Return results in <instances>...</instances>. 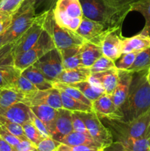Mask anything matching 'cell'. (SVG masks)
I'll use <instances>...</instances> for the list:
<instances>
[{
    "instance_id": "cell-14",
    "label": "cell",
    "mask_w": 150,
    "mask_h": 151,
    "mask_svg": "<svg viewBox=\"0 0 150 151\" xmlns=\"http://www.w3.org/2000/svg\"><path fill=\"white\" fill-rule=\"evenodd\" d=\"M121 27L112 29L107 32L101 42V47L104 55L115 61L122 55Z\"/></svg>"
},
{
    "instance_id": "cell-52",
    "label": "cell",
    "mask_w": 150,
    "mask_h": 151,
    "mask_svg": "<svg viewBox=\"0 0 150 151\" xmlns=\"http://www.w3.org/2000/svg\"><path fill=\"white\" fill-rule=\"evenodd\" d=\"M145 134H150V125H149V126L148 127V128H147V130H146V131Z\"/></svg>"
},
{
    "instance_id": "cell-27",
    "label": "cell",
    "mask_w": 150,
    "mask_h": 151,
    "mask_svg": "<svg viewBox=\"0 0 150 151\" xmlns=\"http://www.w3.org/2000/svg\"><path fill=\"white\" fill-rule=\"evenodd\" d=\"M141 13L145 19V25L141 33L150 36V0H139L130 6V12Z\"/></svg>"
},
{
    "instance_id": "cell-33",
    "label": "cell",
    "mask_w": 150,
    "mask_h": 151,
    "mask_svg": "<svg viewBox=\"0 0 150 151\" xmlns=\"http://www.w3.org/2000/svg\"><path fill=\"white\" fill-rule=\"evenodd\" d=\"M130 151H146L150 149V134H144L136 139H129L121 142Z\"/></svg>"
},
{
    "instance_id": "cell-18",
    "label": "cell",
    "mask_w": 150,
    "mask_h": 151,
    "mask_svg": "<svg viewBox=\"0 0 150 151\" xmlns=\"http://www.w3.org/2000/svg\"><path fill=\"white\" fill-rule=\"evenodd\" d=\"M29 106L23 102H19L4 109H0V115L13 122L23 125L31 120Z\"/></svg>"
},
{
    "instance_id": "cell-37",
    "label": "cell",
    "mask_w": 150,
    "mask_h": 151,
    "mask_svg": "<svg viewBox=\"0 0 150 151\" xmlns=\"http://www.w3.org/2000/svg\"><path fill=\"white\" fill-rule=\"evenodd\" d=\"M138 52L122 53L121 55L115 60V66L119 70H128L135 60Z\"/></svg>"
},
{
    "instance_id": "cell-10",
    "label": "cell",
    "mask_w": 150,
    "mask_h": 151,
    "mask_svg": "<svg viewBox=\"0 0 150 151\" xmlns=\"http://www.w3.org/2000/svg\"><path fill=\"white\" fill-rule=\"evenodd\" d=\"M32 65L52 82L55 81L56 78L63 70L61 55L57 48L48 52Z\"/></svg>"
},
{
    "instance_id": "cell-1",
    "label": "cell",
    "mask_w": 150,
    "mask_h": 151,
    "mask_svg": "<svg viewBox=\"0 0 150 151\" xmlns=\"http://www.w3.org/2000/svg\"><path fill=\"white\" fill-rule=\"evenodd\" d=\"M146 73L147 70L133 73L127 97L119 108L122 121L133 120L150 109V85Z\"/></svg>"
},
{
    "instance_id": "cell-13",
    "label": "cell",
    "mask_w": 150,
    "mask_h": 151,
    "mask_svg": "<svg viewBox=\"0 0 150 151\" xmlns=\"http://www.w3.org/2000/svg\"><path fill=\"white\" fill-rule=\"evenodd\" d=\"M72 111L66 109H57V113L49 130L50 137L60 142L66 136L74 131L72 126Z\"/></svg>"
},
{
    "instance_id": "cell-45",
    "label": "cell",
    "mask_w": 150,
    "mask_h": 151,
    "mask_svg": "<svg viewBox=\"0 0 150 151\" xmlns=\"http://www.w3.org/2000/svg\"><path fill=\"white\" fill-rule=\"evenodd\" d=\"M12 17H13L12 13L0 10V35L9 27L11 24Z\"/></svg>"
},
{
    "instance_id": "cell-17",
    "label": "cell",
    "mask_w": 150,
    "mask_h": 151,
    "mask_svg": "<svg viewBox=\"0 0 150 151\" xmlns=\"http://www.w3.org/2000/svg\"><path fill=\"white\" fill-rule=\"evenodd\" d=\"M132 77L133 72L119 69V81L113 94L110 95L113 103L118 108L121 107L127 97Z\"/></svg>"
},
{
    "instance_id": "cell-54",
    "label": "cell",
    "mask_w": 150,
    "mask_h": 151,
    "mask_svg": "<svg viewBox=\"0 0 150 151\" xmlns=\"http://www.w3.org/2000/svg\"><path fill=\"white\" fill-rule=\"evenodd\" d=\"M146 151H150V149H149V150H146Z\"/></svg>"
},
{
    "instance_id": "cell-41",
    "label": "cell",
    "mask_w": 150,
    "mask_h": 151,
    "mask_svg": "<svg viewBox=\"0 0 150 151\" xmlns=\"http://www.w3.org/2000/svg\"><path fill=\"white\" fill-rule=\"evenodd\" d=\"M24 1V0H1L0 1V10L13 14Z\"/></svg>"
},
{
    "instance_id": "cell-21",
    "label": "cell",
    "mask_w": 150,
    "mask_h": 151,
    "mask_svg": "<svg viewBox=\"0 0 150 151\" xmlns=\"http://www.w3.org/2000/svg\"><path fill=\"white\" fill-rule=\"evenodd\" d=\"M103 55L101 46L85 41L80 47V58L82 65L90 68L94 62Z\"/></svg>"
},
{
    "instance_id": "cell-47",
    "label": "cell",
    "mask_w": 150,
    "mask_h": 151,
    "mask_svg": "<svg viewBox=\"0 0 150 151\" xmlns=\"http://www.w3.org/2000/svg\"><path fill=\"white\" fill-rule=\"evenodd\" d=\"M36 147V146L33 143L31 142L29 139L21 140L19 144L14 146V149L16 151H29Z\"/></svg>"
},
{
    "instance_id": "cell-36",
    "label": "cell",
    "mask_w": 150,
    "mask_h": 151,
    "mask_svg": "<svg viewBox=\"0 0 150 151\" xmlns=\"http://www.w3.org/2000/svg\"><path fill=\"white\" fill-rule=\"evenodd\" d=\"M113 68H116L114 61L103 55L99 58L97 59L94 64L90 67V71L91 74H94L96 72H104Z\"/></svg>"
},
{
    "instance_id": "cell-11",
    "label": "cell",
    "mask_w": 150,
    "mask_h": 151,
    "mask_svg": "<svg viewBox=\"0 0 150 151\" xmlns=\"http://www.w3.org/2000/svg\"><path fill=\"white\" fill-rule=\"evenodd\" d=\"M114 28H107L103 24L83 16L76 32L87 41L101 46L107 32Z\"/></svg>"
},
{
    "instance_id": "cell-48",
    "label": "cell",
    "mask_w": 150,
    "mask_h": 151,
    "mask_svg": "<svg viewBox=\"0 0 150 151\" xmlns=\"http://www.w3.org/2000/svg\"><path fill=\"white\" fill-rule=\"evenodd\" d=\"M101 151H130L120 142H113L109 145L102 147Z\"/></svg>"
},
{
    "instance_id": "cell-15",
    "label": "cell",
    "mask_w": 150,
    "mask_h": 151,
    "mask_svg": "<svg viewBox=\"0 0 150 151\" xmlns=\"http://www.w3.org/2000/svg\"><path fill=\"white\" fill-rule=\"evenodd\" d=\"M88 81L101 89L104 94L111 95L119 81V69L113 68L104 72L91 74Z\"/></svg>"
},
{
    "instance_id": "cell-50",
    "label": "cell",
    "mask_w": 150,
    "mask_h": 151,
    "mask_svg": "<svg viewBox=\"0 0 150 151\" xmlns=\"http://www.w3.org/2000/svg\"><path fill=\"white\" fill-rule=\"evenodd\" d=\"M4 32H5V31H4ZM4 32L0 35V48H1L3 46L5 45V44H4Z\"/></svg>"
},
{
    "instance_id": "cell-5",
    "label": "cell",
    "mask_w": 150,
    "mask_h": 151,
    "mask_svg": "<svg viewBox=\"0 0 150 151\" xmlns=\"http://www.w3.org/2000/svg\"><path fill=\"white\" fill-rule=\"evenodd\" d=\"M44 29L50 35L55 47L58 50L73 47H79L85 40L75 31L62 27L54 19L53 10L48 11L44 20Z\"/></svg>"
},
{
    "instance_id": "cell-2",
    "label": "cell",
    "mask_w": 150,
    "mask_h": 151,
    "mask_svg": "<svg viewBox=\"0 0 150 151\" xmlns=\"http://www.w3.org/2000/svg\"><path fill=\"white\" fill-rule=\"evenodd\" d=\"M83 16L100 22L107 28L121 27L129 8L119 9L108 4L105 0H79Z\"/></svg>"
},
{
    "instance_id": "cell-20",
    "label": "cell",
    "mask_w": 150,
    "mask_h": 151,
    "mask_svg": "<svg viewBox=\"0 0 150 151\" xmlns=\"http://www.w3.org/2000/svg\"><path fill=\"white\" fill-rule=\"evenodd\" d=\"M150 47V36L139 33L130 38L124 37L122 40V52H140Z\"/></svg>"
},
{
    "instance_id": "cell-12",
    "label": "cell",
    "mask_w": 150,
    "mask_h": 151,
    "mask_svg": "<svg viewBox=\"0 0 150 151\" xmlns=\"http://www.w3.org/2000/svg\"><path fill=\"white\" fill-rule=\"evenodd\" d=\"M22 102L29 107L46 105L55 109L63 108L60 91L54 87L46 90H37L25 95Z\"/></svg>"
},
{
    "instance_id": "cell-19",
    "label": "cell",
    "mask_w": 150,
    "mask_h": 151,
    "mask_svg": "<svg viewBox=\"0 0 150 151\" xmlns=\"http://www.w3.org/2000/svg\"><path fill=\"white\" fill-rule=\"evenodd\" d=\"M91 73L90 68L82 67L72 69H63L61 73L56 78L54 82L63 83L66 84H74L87 81Z\"/></svg>"
},
{
    "instance_id": "cell-39",
    "label": "cell",
    "mask_w": 150,
    "mask_h": 151,
    "mask_svg": "<svg viewBox=\"0 0 150 151\" xmlns=\"http://www.w3.org/2000/svg\"><path fill=\"white\" fill-rule=\"evenodd\" d=\"M14 43L12 42L0 48V65L3 63H13V52Z\"/></svg>"
},
{
    "instance_id": "cell-51",
    "label": "cell",
    "mask_w": 150,
    "mask_h": 151,
    "mask_svg": "<svg viewBox=\"0 0 150 151\" xmlns=\"http://www.w3.org/2000/svg\"><path fill=\"white\" fill-rule=\"evenodd\" d=\"M146 79L147 81H148L149 84L150 85V68L147 70V73H146Z\"/></svg>"
},
{
    "instance_id": "cell-42",
    "label": "cell",
    "mask_w": 150,
    "mask_h": 151,
    "mask_svg": "<svg viewBox=\"0 0 150 151\" xmlns=\"http://www.w3.org/2000/svg\"><path fill=\"white\" fill-rule=\"evenodd\" d=\"M102 148L85 145H67L60 143L57 151H101Z\"/></svg>"
},
{
    "instance_id": "cell-35",
    "label": "cell",
    "mask_w": 150,
    "mask_h": 151,
    "mask_svg": "<svg viewBox=\"0 0 150 151\" xmlns=\"http://www.w3.org/2000/svg\"><path fill=\"white\" fill-rule=\"evenodd\" d=\"M24 131L27 139H29L31 142L33 143L37 147L40 142L44 139V136L41 134L39 131L37 129L36 127L34 125L32 121H28L22 125Z\"/></svg>"
},
{
    "instance_id": "cell-7",
    "label": "cell",
    "mask_w": 150,
    "mask_h": 151,
    "mask_svg": "<svg viewBox=\"0 0 150 151\" xmlns=\"http://www.w3.org/2000/svg\"><path fill=\"white\" fill-rule=\"evenodd\" d=\"M54 48L56 47L52 39L44 29L39 39L29 50L13 57V64L23 71Z\"/></svg>"
},
{
    "instance_id": "cell-16",
    "label": "cell",
    "mask_w": 150,
    "mask_h": 151,
    "mask_svg": "<svg viewBox=\"0 0 150 151\" xmlns=\"http://www.w3.org/2000/svg\"><path fill=\"white\" fill-rule=\"evenodd\" d=\"M93 111L100 119L106 118L110 119H119L123 118L121 112L113 103L110 94H103L96 100L92 102Z\"/></svg>"
},
{
    "instance_id": "cell-24",
    "label": "cell",
    "mask_w": 150,
    "mask_h": 151,
    "mask_svg": "<svg viewBox=\"0 0 150 151\" xmlns=\"http://www.w3.org/2000/svg\"><path fill=\"white\" fill-rule=\"evenodd\" d=\"M60 143L67 145H85L102 148V145L94 139L91 135L73 131L64 137Z\"/></svg>"
},
{
    "instance_id": "cell-9",
    "label": "cell",
    "mask_w": 150,
    "mask_h": 151,
    "mask_svg": "<svg viewBox=\"0 0 150 151\" xmlns=\"http://www.w3.org/2000/svg\"><path fill=\"white\" fill-rule=\"evenodd\" d=\"M48 12L36 15L31 26L15 41L13 56L27 51L38 41L44 31V23Z\"/></svg>"
},
{
    "instance_id": "cell-53",
    "label": "cell",
    "mask_w": 150,
    "mask_h": 151,
    "mask_svg": "<svg viewBox=\"0 0 150 151\" xmlns=\"http://www.w3.org/2000/svg\"><path fill=\"white\" fill-rule=\"evenodd\" d=\"M29 151H38V150H37V147H36V148L32 149V150H29Z\"/></svg>"
},
{
    "instance_id": "cell-43",
    "label": "cell",
    "mask_w": 150,
    "mask_h": 151,
    "mask_svg": "<svg viewBox=\"0 0 150 151\" xmlns=\"http://www.w3.org/2000/svg\"><path fill=\"white\" fill-rule=\"evenodd\" d=\"M71 117L72 126H73L74 131H77V132L83 133V134H89L88 132V130H87L86 128V126H85V123H84L83 120L78 116L77 114H76V112L72 111Z\"/></svg>"
},
{
    "instance_id": "cell-28",
    "label": "cell",
    "mask_w": 150,
    "mask_h": 151,
    "mask_svg": "<svg viewBox=\"0 0 150 151\" xmlns=\"http://www.w3.org/2000/svg\"><path fill=\"white\" fill-rule=\"evenodd\" d=\"M61 97L62 105L63 109H66L71 111H79V112H90L93 111L92 106L85 104L76 99L73 98L66 94V92L59 90Z\"/></svg>"
},
{
    "instance_id": "cell-25",
    "label": "cell",
    "mask_w": 150,
    "mask_h": 151,
    "mask_svg": "<svg viewBox=\"0 0 150 151\" xmlns=\"http://www.w3.org/2000/svg\"><path fill=\"white\" fill-rule=\"evenodd\" d=\"M80 47H73L59 50L61 55L63 69H76L83 66L81 63Z\"/></svg>"
},
{
    "instance_id": "cell-55",
    "label": "cell",
    "mask_w": 150,
    "mask_h": 151,
    "mask_svg": "<svg viewBox=\"0 0 150 151\" xmlns=\"http://www.w3.org/2000/svg\"><path fill=\"white\" fill-rule=\"evenodd\" d=\"M1 1V0H0V1Z\"/></svg>"
},
{
    "instance_id": "cell-4",
    "label": "cell",
    "mask_w": 150,
    "mask_h": 151,
    "mask_svg": "<svg viewBox=\"0 0 150 151\" xmlns=\"http://www.w3.org/2000/svg\"><path fill=\"white\" fill-rule=\"evenodd\" d=\"M35 16L34 0H24L13 13L11 24L4 32V44L15 42L31 26Z\"/></svg>"
},
{
    "instance_id": "cell-32",
    "label": "cell",
    "mask_w": 150,
    "mask_h": 151,
    "mask_svg": "<svg viewBox=\"0 0 150 151\" xmlns=\"http://www.w3.org/2000/svg\"><path fill=\"white\" fill-rule=\"evenodd\" d=\"M53 87L57 88L58 90H60V91H64V92L70 95L71 97L85 103V104L92 106V102L91 100H88L79 90L69 85V84L59 82H53Z\"/></svg>"
},
{
    "instance_id": "cell-29",
    "label": "cell",
    "mask_w": 150,
    "mask_h": 151,
    "mask_svg": "<svg viewBox=\"0 0 150 151\" xmlns=\"http://www.w3.org/2000/svg\"><path fill=\"white\" fill-rule=\"evenodd\" d=\"M24 95L9 88H0V109H4L23 101Z\"/></svg>"
},
{
    "instance_id": "cell-3",
    "label": "cell",
    "mask_w": 150,
    "mask_h": 151,
    "mask_svg": "<svg viewBox=\"0 0 150 151\" xmlns=\"http://www.w3.org/2000/svg\"><path fill=\"white\" fill-rule=\"evenodd\" d=\"M103 120L107 128L111 131L113 139L116 141L123 142L125 140L136 139L145 134L150 125V109L144 114L129 122L110 119L103 118Z\"/></svg>"
},
{
    "instance_id": "cell-46",
    "label": "cell",
    "mask_w": 150,
    "mask_h": 151,
    "mask_svg": "<svg viewBox=\"0 0 150 151\" xmlns=\"http://www.w3.org/2000/svg\"><path fill=\"white\" fill-rule=\"evenodd\" d=\"M138 1L139 0H105L112 7L119 9H130V6Z\"/></svg>"
},
{
    "instance_id": "cell-44",
    "label": "cell",
    "mask_w": 150,
    "mask_h": 151,
    "mask_svg": "<svg viewBox=\"0 0 150 151\" xmlns=\"http://www.w3.org/2000/svg\"><path fill=\"white\" fill-rule=\"evenodd\" d=\"M30 117H31V121L32 122V123L34 124L35 127L37 128V129L41 132V134L44 136V138L46 137H50V134L49 133L48 130H47L46 127V125H44V122L33 113V112L31 111V113H30Z\"/></svg>"
},
{
    "instance_id": "cell-34",
    "label": "cell",
    "mask_w": 150,
    "mask_h": 151,
    "mask_svg": "<svg viewBox=\"0 0 150 151\" xmlns=\"http://www.w3.org/2000/svg\"><path fill=\"white\" fill-rule=\"evenodd\" d=\"M10 88L15 90L17 92L24 94V96L38 90L36 88V86L32 83H31L27 78H25L24 75H22V74L16 80L15 83L13 84V86Z\"/></svg>"
},
{
    "instance_id": "cell-49",
    "label": "cell",
    "mask_w": 150,
    "mask_h": 151,
    "mask_svg": "<svg viewBox=\"0 0 150 151\" xmlns=\"http://www.w3.org/2000/svg\"><path fill=\"white\" fill-rule=\"evenodd\" d=\"M0 151H16L14 147L0 137Z\"/></svg>"
},
{
    "instance_id": "cell-31",
    "label": "cell",
    "mask_w": 150,
    "mask_h": 151,
    "mask_svg": "<svg viewBox=\"0 0 150 151\" xmlns=\"http://www.w3.org/2000/svg\"><path fill=\"white\" fill-rule=\"evenodd\" d=\"M74 88H77L78 90L81 91L88 100L93 102L94 100H96L98 97L104 94L101 89L96 88L94 86L92 83L89 82L88 81H84V82L77 83L74 84H69Z\"/></svg>"
},
{
    "instance_id": "cell-22",
    "label": "cell",
    "mask_w": 150,
    "mask_h": 151,
    "mask_svg": "<svg viewBox=\"0 0 150 151\" xmlns=\"http://www.w3.org/2000/svg\"><path fill=\"white\" fill-rule=\"evenodd\" d=\"M21 73L13 63L0 65V88H11Z\"/></svg>"
},
{
    "instance_id": "cell-30",
    "label": "cell",
    "mask_w": 150,
    "mask_h": 151,
    "mask_svg": "<svg viewBox=\"0 0 150 151\" xmlns=\"http://www.w3.org/2000/svg\"><path fill=\"white\" fill-rule=\"evenodd\" d=\"M150 68V47L138 52L135 60L128 71L132 72L148 70Z\"/></svg>"
},
{
    "instance_id": "cell-8",
    "label": "cell",
    "mask_w": 150,
    "mask_h": 151,
    "mask_svg": "<svg viewBox=\"0 0 150 151\" xmlns=\"http://www.w3.org/2000/svg\"><path fill=\"white\" fill-rule=\"evenodd\" d=\"M75 112L83 120L88 134L103 147L113 142V137L111 131L107 127L104 126L94 111L90 112Z\"/></svg>"
},
{
    "instance_id": "cell-40",
    "label": "cell",
    "mask_w": 150,
    "mask_h": 151,
    "mask_svg": "<svg viewBox=\"0 0 150 151\" xmlns=\"http://www.w3.org/2000/svg\"><path fill=\"white\" fill-rule=\"evenodd\" d=\"M60 142L56 141L51 137H46L37 145L38 151H57Z\"/></svg>"
},
{
    "instance_id": "cell-6",
    "label": "cell",
    "mask_w": 150,
    "mask_h": 151,
    "mask_svg": "<svg viewBox=\"0 0 150 151\" xmlns=\"http://www.w3.org/2000/svg\"><path fill=\"white\" fill-rule=\"evenodd\" d=\"M53 12L57 24L75 32L83 17L79 0H57Z\"/></svg>"
},
{
    "instance_id": "cell-38",
    "label": "cell",
    "mask_w": 150,
    "mask_h": 151,
    "mask_svg": "<svg viewBox=\"0 0 150 151\" xmlns=\"http://www.w3.org/2000/svg\"><path fill=\"white\" fill-rule=\"evenodd\" d=\"M57 1V0H34L35 14L39 15L53 10Z\"/></svg>"
},
{
    "instance_id": "cell-56",
    "label": "cell",
    "mask_w": 150,
    "mask_h": 151,
    "mask_svg": "<svg viewBox=\"0 0 150 151\" xmlns=\"http://www.w3.org/2000/svg\"></svg>"
},
{
    "instance_id": "cell-23",
    "label": "cell",
    "mask_w": 150,
    "mask_h": 151,
    "mask_svg": "<svg viewBox=\"0 0 150 151\" xmlns=\"http://www.w3.org/2000/svg\"><path fill=\"white\" fill-rule=\"evenodd\" d=\"M21 74L32 83L38 90H46L53 87L52 81L47 79L34 65L24 69Z\"/></svg>"
},
{
    "instance_id": "cell-26",
    "label": "cell",
    "mask_w": 150,
    "mask_h": 151,
    "mask_svg": "<svg viewBox=\"0 0 150 151\" xmlns=\"http://www.w3.org/2000/svg\"><path fill=\"white\" fill-rule=\"evenodd\" d=\"M30 110L44 122L48 131H49L57 113V109L51 106L41 105V106H30Z\"/></svg>"
}]
</instances>
